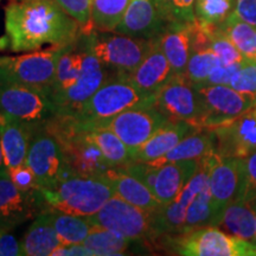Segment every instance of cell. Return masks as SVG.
I'll list each match as a JSON object with an SVG mask.
<instances>
[{
  "label": "cell",
  "instance_id": "obj_1",
  "mask_svg": "<svg viewBox=\"0 0 256 256\" xmlns=\"http://www.w3.org/2000/svg\"><path fill=\"white\" fill-rule=\"evenodd\" d=\"M6 44L14 52H31L50 44L66 46L81 28L55 0H11L5 8Z\"/></svg>",
  "mask_w": 256,
  "mask_h": 256
},
{
  "label": "cell",
  "instance_id": "obj_2",
  "mask_svg": "<svg viewBox=\"0 0 256 256\" xmlns=\"http://www.w3.org/2000/svg\"><path fill=\"white\" fill-rule=\"evenodd\" d=\"M46 210L88 217L98 212L115 194L112 179L106 174H70L52 188H40Z\"/></svg>",
  "mask_w": 256,
  "mask_h": 256
},
{
  "label": "cell",
  "instance_id": "obj_3",
  "mask_svg": "<svg viewBox=\"0 0 256 256\" xmlns=\"http://www.w3.org/2000/svg\"><path fill=\"white\" fill-rule=\"evenodd\" d=\"M154 101L156 95L138 88L128 75L110 74L94 95L69 118L78 121L104 120L130 108L154 106Z\"/></svg>",
  "mask_w": 256,
  "mask_h": 256
},
{
  "label": "cell",
  "instance_id": "obj_4",
  "mask_svg": "<svg viewBox=\"0 0 256 256\" xmlns=\"http://www.w3.org/2000/svg\"><path fill=\"white\" fill-rule=\"evenodd\" d=\"M66 48L68 46H52L24 55L0 56V82L26 86L49 95L57 63Z\"/></svg>",
  "mask_w": 256,
  "mask_h": 256
},
{
  "label": "cell",
  "instance_id": "obj_5",
  "mask_svg": "<svg viewBox=\"0 0 256 256\" xmlns=\"http://www.w3.org/2000/svg\"><path fill=\"white\" fill-rule=\"evenodd\" d=\"M168 242L178 255L185 256H256V243L236 238L218 226H203Z\"/></svg>",
  "mask_w": 256,
  "mask_h": 256
},
{
  "label": "cell",
  "instance_id": "obj_6",
  "mask_svg": "<svg viewBox=\"0 0 256 256\" xmlns=\"http://www.w3.org/2000/svg\"><path fill=\"white\" fill-rule=\"evenodd\" d=\"M87 38L92 52L107 72L128 76L142 63L152 43V40L95 30Z\"/></svg>",
  "mask_w": 256,
  "mask_h": 256
},
{
  "label": "cell",
  "instance_id": "obj_7",
  "mask_svg": "<svg viewBox=\"0 0 256 256\" xmlns=\"http://www.w3.org/2000/svg\"><path fill=\"white\" fill-rule=\"evenodd\" d=\"M200 166V160H180L156 166L132 162L120 170L140 179L153 192L162 206L171 203L180 194Z\"/></svg>",
  "mask_w": 256,
  "mask_h": 256
},
{
  "label": "cell",
  "instance_id": "obj_8",
  "mask_svg": "<svg viewBox=\"0 0 256 256\" xmlns=\"http://www.w3.org/2000/svg\"><path fill=\"white\" fill-rule=\"evenodd\" d=\"M92 226L110 229L132 241L158 238L152 222V211L140 209L114 194L98 212L87 217Z\"/></svg>",
  "mask_w": 256,
  "mask_h": 256
},
{
  "label": "cell",
  "instance_id": "obj_9",
  "mask_svg": "<svg viewBox=\"0 0 256 256\" xmlns=\"http://www.w3.org/2000/svg\"><path fill=\"white\" fill-rule=\"evenodd\" d=\"M0 113L34 126H43L58 115V108L46 92L0 82Z\"/></svg>",
  "mask_w": 256,
  "mask_h": 256
},
{
  "label": "cell",
  "instance_id": "obj_10",
  "mask_svg": "<svg viewBox=\"0 0 256 256\" xmlns=\"http://www.w3.org/2000/svg\"><path fill=\"white\" fill-rule=\"evenodd\" d=\"M36 176L40 188H52L72 174L60 145L46 127L36 128L25 162Z\"/></svg>",
  "mask_w": 256,
  "mask_h": 256
},
{
  "label": "cell",
  "instance_id": "obj_11",
  "mask_svg": "<svg viewBox=\"0 0 256 256\" xmlns=\"http://www.w3.org/2000/svg\"><path fill=\"white\" fill-rule=\"evenodd\" d=\"M168 119L156 106L130 108L110 119L87 121L113 130L122 140L130 154L146 142Z\"/></svg>",
  "mask_w": 256,
  "mask_h": 256
},
{
  "label": "cell",
  "instance_id": "obj_12",
  "mask_svg": "<svg viewBox=\"0 0 256 256\" xmlns=\"http://www.w3.org/2000/svg\"><path fill=\"white\" fill-rule=\"evenodd\" d=\"M203 102L200 130H212L229 122L256 104V96L244 94L228 84L194 86Z\"/></svg>",
  "mask_w": 256,
  "mask_h": 256
},
{
  "label": "cell",
  "instance_id": "obj_13",
  "mask_svg": "<svg viewBox=\"0 0 256 256\" xmlns=\"http://www.w3.org/2000/svg\"><path fill=\"white\" fill-rule=\"evenodd\" d=\"M154 106L168 120L186 121L198 127L203 116V102L194 84L185 75H174L156 94Z\"/></svg>",
  "mask_w": 256,
  "mask_h": 256
},
{
  "label": "cell",
  "instance_id": "obj_14",
  "mask_svg": "<svg viewBox=\"0 0 256 256\" xmlns=\"http://www.w3.org/2000/svg\"><path fill=\"white\" fill-rule=\"evenodd\" d=\"M240 158H226L217 153L200 159L208 171V183L216 215V226H218L224 209L238 200L241 186V168Z\"/></svg>",
  "mask_w": 256,
  "mask_h": 256
},
{
  "label": "cell",
  "instance_id": "obj_15",
  "mask_svg": "<svg viewBox=\"0 0 256 256\" xmlns=\"http://www.w3.org/2000/svg\"><path fill=\"white\" fill-rule=\"evenodd\" d=\"M46 210L40 188L23 191L12 183L8 172L0 176V228L14 230Z\"/></svg>",
  "mask_w": 256,
  "mask_h": 256
},
{
  "label": "cell",
  "instance_id": "obj_16",
  "mask_svg": "<svg viewBox=\"0 0 256 256\" xmlns=\"http://www.w3.org/2000/svg\"><path fill=\"white\" fill-rule=\"evenodd\" d=\"M208 184V171L203 162L180 194L171 203L164 204L152 211V222L158 238L162 235H182L184 232L185 217L191 202Z\"/></svg>",
  "mask_w": 256,
  "mask_h": 256
},
{
  "label": "cell",
  "instance_id": "obj_17",
  "mask_svg": "<svg viewBox=\"0 0 256 256\" xmlns=\"http://www.w3.org/2000/svg\"><path fill=\"white\" fill-rule=\"evenodd\" d=\"M216 151L226 158H246L256 152V104L238 118L212 128Z\"/></svg>",
  "mask_w": 256,
  "mask_h": 256
},
{
  "label": "cell",
  "instance_id": "obj_18",
  "mask_svg": "<svg viewBox=\"0 0 256 256\" xmlns=\"http://www.w3.org/2000/svg\"><path fill=\"white\" fill-rule=\"evenodd\" d=\"M83 37L86 42L83 72L76 84L55 102L60 116H74L80 107L89 100L94 92L104 84L106 80L110 78L108 72L89 46L87 34H83Z\"/></svg>",
  "mask_w": 256,
  "mask_h": 256
},
{
  "label": "cell",
  "instance_id": "obj_19",
  "mask_svg": "<svg viewBox=\"0 0 256 256\" xmlns=\"http://www.w3.org/2000/svg\"><path fill=\"white\" fill-rule=\"evenodd\" d=\"M154 0H130L124 16L115 32L127 36L154 40L168 26Z\"/></svg>",
  "mask_w": 256,
  "mask_h": 256
},
{
  "label": "cell",
  "instance_id": "obj_20",
  "mask_svg": "<svg viewBox=\"0 0 256 256\" xmlns=\"http://www.w3.org/2000/svg\"><path fill=\"white\" fill-rule=\"evenodd\" d=\"M174 76L171 64L162 52L158 38H154L146 56L130 74V78L142 92L156 95Z\"/></svg>",
  "mask_w": 256,
  "mask_h": 256
},
{
  "label": "cell",
  "instance_id": "obj_21",
  "mask_svg": "<svg viewBox=\"0 0 256 256\" xmlns=\"http://www.w3.org/2000/svg\"><path fill=\"white\" fill-rule=\"evenodd\" d=\"M37 127L0 113V144L8 170L26 162L31 138Z\"/></svg>",
  "mask_w": 256,
  "mask_h": 256
},
{
  "label": "cell",
  "instance_id": "obj_22",
  "mask_svg": "<svg viewBox=\"0 0 256 256\" xmlns=\"http://www.w3.org/2000/svg\"><path fill=\"white\" fill-rule=\"evenodd\" d=\"M198 130L186 121L168 120L132 154L133 162H151L162 158L185 136Z\"/></svg>",
  "mask_w": 256,
  "mask_h": 256
},
{
  "label": "cell",
  "instance_id": "obj_23",
  "mask_svg": "<svg viewBox=\"0 0 256 256\" xmlns=\"http://www.w3.org/2000/svg\"><path fill=\"white\" fill-rule=\"evenodd\" d=\"M192 23H168L158 37L160 48L171 64L174 75H185L192 50Z\"/></svg>",
  "mask_w": 256,
  "mask_h": 256
},
{
  "label": "cell",
  "instance_id": "obj_24",
  "mask_svg": "<svg viewBox=\"0 0 256 256\" xmlns=\"http://www.w3.org/2000/svg\"><path fill=\"white\" fill-rule=\"evenodd\" d=\"M75 124L78 130L98 146L110 168H121L133 162L130 150L113 130L87 121L75 120Z\"/></svg>",
  "mask_w": 256,
  "mask_h": 256
},
{
  "label": "cell",
  "instance_id": "obj_25",
  "mask_svg": "<svg viewBox=\"0 0 256 256\" xmlns=\"http://www.w3.org/2000/svg\"><path fill=\"white\" fill-rule=\"evenodd\" d=\"M62 244L52 224L49 210L40 214L20 241L23 256H52Z\"/></svg>",
  "mask_w": 256,
  "mask_h": 256
},
{
  "label": "cell",
  "instance_id": "obj_26",
  "mask_svg": "<svg viewBox=\"0 0 256 256\" xmlns=\"http://www.w3.org/2000/svg\"><path fill=\"white\" fill-rule=\"evenodd\" d=\"M214 151H216L215 133L212 130L202 128L185 136L165 156L151 162V164L159 166L166 162H180V160H200Z\"/></svg>",
  "mask_w": 256,
  "mask_h": 256
},
{
  "label": "cell",
  "instance_id": "obj_27",
  "mask_svg": "<svg viewBox=\"0 0 256 256\" xmlns=\"http://www.w3.org/2000/svg\"><path fill=\"white\" fill-rule=\"evenodd\" d=\"M113 183L115 194L140 209L153 211L162 206L153 192L140 179L120 168H112L108 172Z\"/></svg>",
  "mask_w": 256,
  "mask_h": 256
},
{
  "label": "cell",
  "instance_id": "obj_28",
  "mask_svg": "<svg viewBox=\"0 0 256 256\" xmlns=\"http://www.w3.org/2000/svg\"><path fill=\"white\" fill-rule=\"evenodd\" d=\"M218 228L230 235L256 243L255 212L249 202L235 200L226 208Z\"/></svg>",
  "mask_w": 256,
  "mask_h": 256
},
{
  "label": "cell",
  "instance_id": "obj_29",
  "mask_svg": "<svg viewBox=\"0 0 256 256\" xmlns=\"http://www.w3.org/2000/svg\"><path fill=\"white\" fill-rule=\"evenodd\" d=\"M218 31L228 37L238 48L244 58L256 60V28L246 23L232 12L222 24L218 25Z\"/></svg>",
  "mask_w": 256,
  "mask_h": 256
},
{
  "label": "cell",
  "instance_id": "obj_30",
  "mask_svg": "<svg viewBox=\"0 0 256 256\" xmlns=\"http://www.w3.org/2000/svg\"><path fill=\"white\" fill-rule=\"evenodd\" d=\"M48 210H49L52 224L62 244L83 243L89 232H92V226L87 217L72 215V214H66L52 209Z\"/></svg>",
  "mask_w": 256,
  "mask_h": 256
},
{
  "label": "cell",
  "instance_id": "obj_31",
  "mask_svg": "<svg viewBox=\"0 0 256 256\" xmlns=\"http://www.w3.org/2000/svg\"><path fill=\"white\" fill-rule=\"evenodd\" d=\"M132 240L110 229L92 226L83 244L94 252L95 256H116L126 254Z\"/></svg>",
  "mask_w": 256,
  "mask_h": 256
},
{
  "label": "cell",
  "instance_id": "obj_32",
  "mask_svg": "<svg viewBox=\"0 0 256 256\" xmlns=\"http://www.w3.org/2000/svg\"><path fill=\"white\" fill-rule=\"evenodd\" d=\"M130 0H92V23L95 31L115 32Z\"/></svg>",
  "mask_w": 256,
  "mask_h": 256
},
{
  "label": "cell",
  "instance_id": "obj_33",
  "mask_svg": "<svg viewBox=\"0 0 256 256\" xmlns=\"http://www.w3.org/2000/svg\"><path fill=\"white\" fill-rule=\"evenodd\" d=\"M203 226H216V215L209 190V183L196 194L188 208L184 232Z\"/></svg>",
  "mask_w": 256,
  "mask_h": 256
},
{
  "label": "cell",
  "instance_id": "obj_34",
  "mask_svg": "<svg viewBox=\"0 0 256 256\" xmlns=\"http://www.w3.org/2000/svg\"><path fill=\"white\" fill-rule=\"evenodd\" d=\"M220 64V60L211 50L210 44L192 46L185 76L192 84L204 86L211 72Z\"/></svg>",
  "mask_w": 256,
  "mask_h": 256
},
{
  "label": "cell",
  "instance_id": "obj_35",
  "mask_svg": "<svg viewBox=\"0 0 256 256\" xmlns=\"http://www.w3.org/2000/svg\"><path fill=\"white\" fill-rule=\"evenodd\" d=\"M235 5L236 0H197L196 20L204 28H216L232 14Z\"/></svg>",
  "mask_w": 256,
  "mask_h": 256
},
{
  "label": "cell",
  "instance_id": "obj_36",
  "mask_svg": "<svg viewBox=\"0 0 256 256\" xmlns=\"http://www.w3.org/2000/svg\"><path fill=\"white\" fill-rule=\"evenodd\" d=\"M60 8L78 22L81 34H89L94 31L92 23V0H55Z\"/></svg>",
  "mask_w": 256,
  "mask_h": 256
},
{
  "label": "cell",
  "instance_id": "obj_37",
  "mask_svg": "<svg viewBox=\"0 0 256 256\" xmlns=\"http://www.w3.org/2000/svg\"><path fill=\"white\" fill-rule=\"evenodd\" d=\"M210 48L222 64H236L244 60V57L228 37L218 31V26L210 34Z\"/></svg>",
  "mask_w": 256,
  "mask_h": 256
},
{
  "label": "cell",
  "instance_id": "obj_38",
  "mask_svg": "<svg viewBox=\"0 0 256 256\" xmlns=\"http://www.w3.org/2000/svg\"><path fill=\"white\" fill-rule=\"evenodd\" d=\"M240 159L241 186L238 200L252 202L256 200V152Z\"/></svg>",
  "mask_w": 256,
  "mask_h": 256
},
{
  "label": "cell",
  "instance_id": "obj_39",
  "mask_svg": "<svg viewBox=\"0 0 256 256\" xmlns=\"http://www.w3.org/2000/svg\"><path fill=\"white\" fill-rule=\"evenodd\" d=\"M229 86L244 94L256 96V60L244 58Z\"/></svg>",
  "mask_w": 256,
  "mask_h": 256
},
{
  "label": "cell",
  "instance_id": "obj_40",
  "mask_svg": "<svg viewBox=\"0 0 256 256\" xmlns=\"http://www.w3.org/2000/svg\"><path fill=\"white\" fill-rule=\"evenodd\" d=\"M10 179L16 186L23 191H34L38 190V182L34 171L26 164H23L17 168H8Z\"/></svg>",
  "mask_w": 256,
  "mask_h": 256
},
{
  "label": "cell",
  "instance_id": "obj_41",
  "mask_svg": "<svg viewBox=\"0 0 256 256\" xmlns=\"http://www.w3.org/2000/svg\"><path fill=\"white\" fill-rule=\"evenodd\" d=\"M241 63L229 64V66L220 63V66H217L216 68L211 72L204 86H212V84H228L229 86V83L232 80L234 75L238 72L240 64Z\"/></svg>",
  "mask_w": 256,
  "mask_h": 256
},
{
  "label": "cell",
  "instance_id": "obj_42",
  "mask_svg": "<svg viewBox=\"0 0 256 256\" xmlns=\"http://www.w3.org/2000/svg\"><path fill=\"white\" fill-rule=\"evenodd\" d=\"M11 232L0 228V256H22L20 241Z\"/></svg>",
  "mask_w": 256,
  "mask_h": 256
},
{
  "label": "cell",
  "instance_id": "obj_43",
  "mask_svg": "<svg viewBox=\"0 0 256 256\" xmlns=\"http://www.w3.org/2000/svg\"><path fill=\"white\" fill-rule=\"evenodd\" d=\"M52 256H95V254L83 243H78V244H60L54 252Z\"/></svg>",
  "mask_w": 256,
  "mask_h": 256
},
{
  "label": "cell",
  "instance_id": "obj_44",
  "mask_svg": "<svg viewBox=\"0 0 256 256\" xmlns=\"http://www.w3.org/2000/svg\"><path fill=\"white\" fill-rule=\"evenodd\" d=\"M160 14L168 23H174L177 20L178 0H154Z\"/></svg>",
  "mask_w": 256,
  "mask_h": 256
},
{
  "label": "cell",
  "instance_id": "obj_45",
  "mask_svg": "<svg viewBox=\"0 0 256 256\" xmlns=\"http://www.w3.org/2000/svg\"><path fill=\"white\" fill-rule=\"evenodd\" d=\"M197 0H178L177 20L191 23L196 20L194 16V4Z\"/></svg>",
  "mask_w": 256,
  "mask_h": 256
},
{
  "label": "cell",
  "instance_id": "obj_46",
  "mask_svg": "<svg viewBox=\"0 0 256 256\" xmlns=\"http://www.w3.org/2000/svg\"><path fill=\"white\" fill-rule=\"evenodd\" d=\"M8 172V168H6L5 162H4V154H2V144H0V176L6 174Z\"/></svg>",
  "mask_w": 256,
  "mask_h": 256
},
{
  "label": "cell",
  "instance_id": "obj_47",
  "mask_svg": "<svg viewBox=\"0 0 256 256\" xmlns=\"http://www.w3.org/2000/svg\"><path fill=\"white\" fill-rule=\"evenodd\" d=\"M249 203H250V204H252V209H254V212H255V222H256V200H252V202H249Z\"/></svg>",
  "mask_w": 256,
  "mask_h": 256
},
{
  "label": "cell",
  "instance_id": "obj_48",
  "mask_svg": "<svg viewBox=\"0 0 256 256\" xmlns=\"http://www.w3.org/2000/svg\"><path fill=\"white\" fill-rule=\"evenodd\" d=\"M0 2H2V0H0Z\"/></svg>",
  "mask_w": 256,
  "mask_h": 256
}]
</instances>
